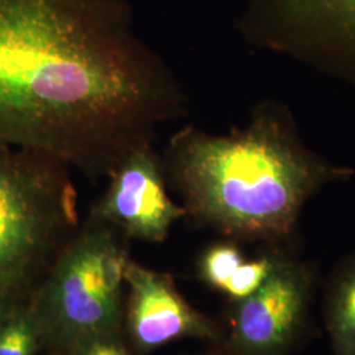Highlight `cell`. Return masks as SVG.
Wrapping results in <instances>:
<instances>
[{"instance_id": "4fadbf2b", "label": "cell", "mask_w": 355, "mask_h": 355, "mask_svg": "<svg viewBox=\"0 0 355 355\" xmlns=\"http://www.w3.org/2000/svg\"><path fill=\"white\" fill-rule=\"evenodd\" d=\"M71 355H132L127 346L121 343L117 334L102 336L91 338L86 343L78 345L74 350L70 352Z\"/></svg>"}, {"instance_id": "7c38bea8", "label": "cell", "mask_w": 355, "mask_h": 355, "mask_svg": "<svg viewBox=\"0 0 355 355\" xmlns=\"http://www.w3.org/2000/svg\"><path fill=\"white\" fill-rule=\"evenodd\" d=\"M243 261L241 249L234 242H220L209 246L200 257L199 272L204 282L223 292Z\"/></svg>"}, {"instance_id": "ba28073f", "label": "cell", "mask_w": 355, "mask_h": 355, "mask_svg": "<svg viewBox=\"0 0 355 355\" xmlns=\"http://www.w3.org/2000/svg\"><path fill=\"white\" fill-rule=\"evenodd\" d=\"M124 277L129 288L128 331L137 352L146 354L187 337L217 338L214 322L182 297L167 275L128 258Z\"/></svg>"}, {"instance_id": "7a4b0ae2", "label": "cell", "mask_w": 355, "mask_h": 355, "mask_svg": "<svg viewBox=\"0 0 355 355\" xmlns=\"http://www.w3.org/2000/svg\"><path fill=\"white\" fill-rule=\"evenodd\" d=\"M161 159L187 215L245 241L291 239L305 203L354 174L309 150L288 108L271 101L254 108L246 127L225 136L182 128Z\"/></svg>"}, {"instance_id": "6da1fadb", "label": "cell", "mask_w": 355, "mask_h": 355, "mask_svg": "<svg viewBox=\"0 0 355 355\" xmlns=\"http://www.w3.org/2000/svg\"><path fill=\"white\" fill-rule=\"evenodd\" d=\"M186 114L124 0H0V146L110 177Z\"/></svg>"}, {"instance_id": "8992f818", "label": "cell", "mask_w": 355, "mask_h": 355, "mask_svg": "<svg viewBox=\"0 0 355 355\" xmlns=\"http://www.w3.org/2000/svg\"><path fill=\"white\" fill-rule=\"evenodd\" d=\"M313 274L286 257L263 286L237 302L229 347L234 355H287L308 313Z\"/></svg>"}, {"instance_id": "8fae6325", "label": "cell", "mask_w": 355, "mask_h": 355, "mask_svg": "<svg viewBox=\"0 0 355 355\" xmlns=\"http://www.w3.org/2000/svg\"><path fill=\"white\" fill-rule=\"evenodd\" d=\"M286 257L287 255L282 250L272 249L252 261L245 259L241 266L234 271L223 292L234 302L250 296L263 286Z\"/></svg>"}, {"instance_id": "5bb4252c", "label": "cell", "mask_w": 355, "mask_h": 355, "mask_svg": "<svg viewBox=\"0 0 355 355\" xmlns=\"http://www.w3.org/2000/svg\"><path fill=\"white\" fill-rule=\"evenodd\" d=\"M11 308L12 305L8 302V292L0 288V318H3Z\"/></svg>"}, {"instance_id": "5b68a950", "label": "cell", "mask_w": 355, "mask_h": 355, "mask_svg": "<svg viewBox=\"0 0 355 355\" xmlns=\"http://www.w3.org/2000/svg\"><path fill=\"white\" fill-rule=\"evenodd\" d=\"M243 37L355 87V0H248Z\"/></svg>"}, {"instance_id": "52a82bcc", "label": "cell", "mask_w": 355, "mask_h": 355, "mask_svg": "<svg viewBox=\"0 0 355 355\" xmlns=\"http://www.w3.org/2000/svg\"><path fill=\"white\" fill-rule=\"evenodd\" d=\"M108 178L110 186L92 217L129 239L164 242L178 220L187 216L167 193L162 159L153 145L132 153Z\"/></svg>"}, {"instance_id": "9c48e42d", "label": "cell", "mask_w": 355, "mask_h": 355, "mask_svg": "<svg viewBox=\"0 0 355 355\" xmlns=\"http://www.w3.org/2000/svg\"><path fill=\"white\" fill-rule=\"evenodd\" d=\"M325 320L333 355H355V254L343 261L330 280Z\"/></svg>"}, {"instance_id": "3957f363", "label": "cell", "mask_w": 355, "mask_h": 355, "mask_svg": "<svg viewBox=\"0 0 355 355\" xmlns=\"http://www.w3.org/2000/svg\"><path fill=\"white\" fill-rule=\"evenodd\" d=\"M70 166L45 153L0 146V288L24 283L78 225Z\"/></svg>"}, {"instance_id": "277c9868", "label": "cell", "mask_w": 355, "mask_h": 355, "mask_svg": "<svg viewBox=\"0 0 355 355\" xmlns=\"http://www.w3.org/2000/svg\"><path fill=\"white\" fill-rule=\"evenodd\" d=\"M128 258L114 227L91 216L57 255L32 308L42 341L70 353L91 338L117 334Z\"/></svg>"}, {"instance_id": "30bf717a", "label": "cell", "mask_w": 355, "mask_h": 355, "mask_svg": "<svg viewBox=\"0 0 355 355\" xmlns=\"http://www.w3.org/2000/svg\"><path fill=\"white\" fill-rule=\"evenodd\" d=\"M42 343L32 309L11 308L0 318V355H35Z\"/></svg>"}]
</instances>
